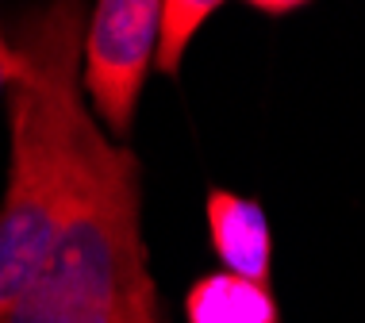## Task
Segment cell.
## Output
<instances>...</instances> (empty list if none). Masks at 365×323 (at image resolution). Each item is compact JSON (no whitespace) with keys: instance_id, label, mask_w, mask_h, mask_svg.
Wrapping results in <instances>:
<instances>
[{"instance_id":"obj_3","label":"cell","mask_w":365,"mask_h":323,"mask_svg":"<svg viewBox=\"0 0 365 323\" xmlns=\"http://www.w3.org/2000/svg\"><path fill=\"white\" fill-rule=\"evenodd\" d=\"M158 8L162 0H101L85 16L77 81L112 143H123L135 127L143 85L154 70Z\"/></svg>"},{"instance_id":"obj_7","label":"cell","mask_w":365,"mask_h":323,"mask_svg":"<svg viewBox=\"0 0 365 323\" xmlns=\"http://www.w3.org/2000/svg\"><path fill=\"white\" fill-rule=\"evenodd\" d=\"M19 70H24V62H19V51H16L12 39L4 35V27H0V101H8L12 85L19 81Z\"/></svg>"},{"instance_id":"obj_6","label":"cell","mask_w":365,"mask_h":323,"mask_svg":"<svg viewBox=\"0 0 365 323\" xmlns=\"http://www.w3.org/2000/svg\"><path fill=\"white\" fill-rule=\"evenodd\" d=\"M215 12H220V4H212V0H162V8H158V39H154V70L162 77L181 73L189 43Z\"/></svg>"},{"instance_id":"obj_8","label":"cell","mask_w":365,"mask_h":323,"mask_svg":"<svg viewBox=\"0 0 365 323\" xmlns=\"http://www.w3.org/2000/svg\"><path fill=\"white\" fill-rule=\"evenodd\" d=\"M154 323H162V316H158V319H154Z\"/></svg>"},{"instance_id":"obj_1","label":"cell","mask_w":365,"mask_h":323,"mask_svg":"<svg viewBox=\"0 0 365 323\" xmlns=\"http://www.w3.org/2000/svg\"><path fill=\"white\" fill-rule=\"evenodd\" d=\"M81 8L54 4L35 12L16 39L24 70L8 93L12 150L0 197V316L43 277L96 170L120 146L81 96Z\"/></svg>"},{"instance_id":"obj_5","label":"cell","mask_w":365,"mask_h":323,"mask_svg":"<svg viewBox=\"0 0 365 323\" xmlns=\"http://www.w3.org/2000/svg\"><path fill=\"white\" fill-rule=\"evenodd\" d=\"M189 323H281V308L273 285L235 277L227 270H212L192 281L185 292Z\"/></svg>"},{"instance_id":"obj_4","label":"cell","mask_w":365,"mask_h":323,"mask_svg":"<svg viewBox=\"0 0 365 323\" xmlns=\"http://www.w3.org/2000/svg\"><path fill=\"white\" fill-rule=\"evenodd\" d=\"M208 242L227 273L269 285L273 281V235L258 200L231 189H212L204 204Z\"/></svg>"},{"instance_id":"obj_2","label":"cell","mask_w":365,"mask_h":323,"mask_svg":"<svg viewBox=\"0 0 365 323\" xmlns=\"http://www.w3.org/2000/svg\"><path fill=\"white\" fill-rule=\"evenodd\" d=\"M139 162L120 143L96 170L51 266L0 323H154Z\"/></svg>"}]
</instances>
